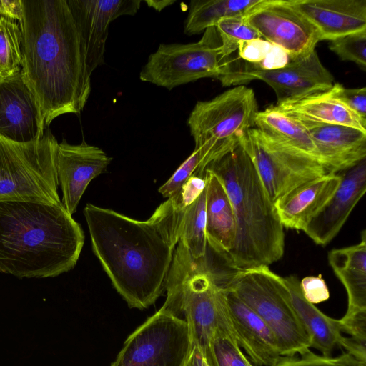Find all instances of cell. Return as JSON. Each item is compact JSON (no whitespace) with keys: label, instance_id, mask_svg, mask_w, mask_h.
Returning a JSON list of instances; mask_svg holds the SVG:
<instances>
[{"label":"cell","instance_id":"cell-8","mask_svg":"<svg viewBox=\"0 0 366 366\" xmlns=\"http://www.w3.org/2000/svg\"><path fill=\"white\" fill-rule=\"evenodd\" d=\"M221 40L215 26L190 44H162L148 58L139 74L142 81L171 90L202 78H219L222 73Z\"/></svg>","mask_w":366,"mask_h":366},{"label":"cell","instance_id":"cell-16","mask_svg":"<svg viewBox=\"0 0 366 366\" xmlns=\"http://www.w3.org/2000/svg\"><path fill=\"white\" fill-rule=\"evenodd\" d=\"M340 173L342 179L335 192L304 230L319 245L335 237L366 191V159Z\"/></svg>","mask_w":366,"mask_h":366},{"label":"cell","instance_id":"cell-25","mask_svg":"<svg viewBox=\"0 0 366 366\" xmlns=\"http://www.w3.org/2000/svg\"><path fill=\"white\" fill-rule=\"evenodd\" d=\"M255 127L271 138L320 162L310 135L297 119L269 107L257 112Z\"/></svg>","mask_w":366,"mask_h":366},{"label":"cell","instance_id":"cell-13","mask_svg":"<svg viewBox=\"0 0 366 366\" xmlns=\"http://www.w3.org/2000/svg\"><path fill=\"white\" fill-rule=\"evenodd\" d=\"M254 79L264 81L273 89L277 103L325 92L334 84L332 75L322 65L315 50L306 56L290 60L282 68L242 72L233 85L239 86Z\"/></svg>","mask_w":366,"mask_h":366},{"label":"cell","instance_id":"cell-2","mask_svg":"<svg viewBox=\"0 0 366 366\" xmlns=\"http://www.w3.org/2000/svg\"><path fill=\"white\" fill-rule=\"evenodd\" d=\"M21 74L44 122L80 113L91 92L81 39L66 0H21Z\"/></svg>","mask_w":366,"mask_h":366},{"label":"cell","instance_id":"cell-9","mask_svg":"<svg viewBox=\"0 0 366 366\" xmlns=\"http://www.w3.org/2000/svg\"><path fill=\"white\" fill-rule=\"evenodd\" d=\"M192 347L186 321L160 308L127 337L111 366H184Z\"/></svg>","mask_w":366,"mask_h":366},{"label":"cell","instance_id":"cell-40","mask_svg":"<svg viewBox=\"0 0 366 366\" xmlns=\"http://www.w3.org/2000/svg\"><path fill=\"white\" fill-rule=\"evenodd\" d=\"M184 366H209L202 352L192 344V347Z\"/></svg>","mask_w":366,"mask_h":366},{"label":"cell","instance_id":"cell-33","mask_svg":"<svg viewBox=\"0 0 366 366\" xmlns=\"http://www.w3.org/2000/svg\"><path fill=\"white\" fill-rule=\"evenodd\" d=\"M331 95L350 111L366 120V88L347 89L336 83L330 89Z\"/></svg>","mask_w":366,"mask_h":366},{"label":"cell","instance_id":"cell-21","mask_svg":"<svg viewBox=\"0 0 366 366\" xmlns=\"http://www.w3.org/2000/svg\"><path fill=\"white\" fill-rule=\"evenodd\" d=\"M206 238L208 248L221 257L232 249L237 232L233 207L219 178L205 170Z\"/></svg>","mask_w":366,"mask_h":366},{"label":"cell","instance_id":"cell-26","mask_svg":"<svg viewBox=\"0 0 366 366\" xmlns=\"http://www.w3.org/2000/svg\"><path fill=\"white\" fill-rule=\"evenodd\" d=\"M259 0H192L184 21V33L194 35L215 26L221 19L244 16Z\"/></svg>","mask_w":366,"mask_h":366},{"label":"cell","instance_id":"cell-22","mask_svg":"<svg viewBox=\"0 0 366 366\" xmlns=\"http://www.w3.org/2000/svg\"><path fill=\"white\" fill-rule=\"evenodd\" d=\"M328 262L347 292L345 315L366 310L365 231H362L358 244L331 250L328 254Z\"/></svg>","mask_w":366,"mask_h":366},{"label":"cell","instance_id":"cell-5","mask_svg":"<svg viewBox=\"0 0 366 366\" xmlns=\"http://www.w3.org/2000/svg\"><path fill=\"white\" fill-rule=\"evenodd\" d=\"M258 105L252 89L237 86L208 101H199L187 120L201 162L194 175L204 176L211 162L232 149L255 127Z\"/></svg>","mask_w":366,"mask_h":366},{"label":"cell","instance_id":"cell-27","mask_svg":"<svg viewBox=\"0 0 366 366\" xmlns=\"http://www.w3.org/2000/svg\"><path fill=\"white\" fill-rule=\"evenodd\" d=\"M179 242L192 258L199 259L205 256L207 248L206 187L194 202L184 207Z\"/></svg>","mask_w":366,"mask_h":366},{"label":"cell","instance_id":"cell-24","mask_svg":"<svg viewBox=\"0 0 366 366\" xmlns=\"http://www.w3.org/2000/svg\"><path fill=\"white\" fill-rule=\"evenodd\" d=\"M272 107L298 119L345 125L366 132V120L335 99L330 90L284 101Z\"/></svg>","mask_w":366,"mask_h":366},{"label":"cell","instance_id":"cell-6","mask_svg":"<svg viewBox=\"0 0 366 366\" xmlns=\"http://www.w3.org/2000/svg\"><path fill=\"white\" fill-rule=\"evenodd\" d=\"M224 288L232 290L267 325L280 355H300L311 347V338L297 318L283 277L268 266L237 270L225 277Z\"/></svg>","mask_w":366,"mask_h":366},{"label":"cell","instance_id":"cell-30","mask_svg":"<svg viewBox=\"0 0 366 366\" xmlns=\"http://www.w3.org/2000/svg\"><path fill=\"white\" fill-rule=\"evenodd\" d=\"M215 27L221 40V64L237 52L240 43L261 38L243 16L221 19Z\"/></svg>","mask_w":366,"mask_h":366},{"label":"cell","instance_id":"cell-7","mask_svg":"<svg viewBox=\"0 0 366 366\" xmlns=\"http://www.w3.org/2000/svg\"><path fill=\"white\" fill-rule=\"evenodd\" d=\"M58 144L49 130L40 139L26 143L0 137V201L61 203Z\"/></svg>","mask_w":366,"mask_h":366},{"label":"cell","instance_id":"cell-3","mask_svg":"<svg viewBox=\"0 0 366 366\" xmlns=\"http://www.w3.org/2000/svg\"><path fill=\"white\" fill-rule=\"evenodd\" d=\"M84 243L81 225L61 202L0 201V272L56 277L74 267Z\"/></svg>","mask_w":366,"mask_h":366},{"label":"cell","instance_id":"cell-20","mask_svg":"<svg viewBox=\"0 0 366 366\" xmlns=\"http://www.w3.org/2000/svg\"><path fill=\"white\" fill-rule=\"evenodd\" d=\"M340 173L326 174L295 188L274 203L283 227L304 231L330 199L341 182Z\"/></svg>","mask_w":366,"mask_h":366},{"label":"cell","instance_id":"cell-28","mask_svg":"<svg viewBox=\"0 0 366 366\" xmlns=\"http://www.w3.org/2000/svg\"><path fill=\"white\" fill-rule=\"evenodd\" d=\"M203 355L209 366H254L237 342L229 322L227 309L209 350Z\"/></svg>","mask_w":366,"mask_h":366},{"label":"cell","instance_id":"cell-4","mask_svg":"<svg viewBox=\"0 0 366 366\" xmlns=\"http://www.w3.org/2000/svg\"><path fill=\"white\" fill-rule=\"evenodd\" d=\"M205 170L222 182L235 216L234 244L222 257L229 266L237 271L269 267L280 259L285 250L283 227L242 141Z\"/></svg>","mask_w":366,"mask_h":366},{"label":"cell","instance_id":"cell-38","mask_svg":"<svg viewBox=\"0 0 366 366\" xmlns=\"http://www.w3.org/2000/svg\"><path fill=\"white\" fill-rule=\"evenodd\" d=\"M337 345L345 348L347 353L356 359L366 362V341L341 335L338 340Z\"/></svg>","mask_w":366,"mask_h":366},{"label":"cell","instance_id":"cell-41","mask_svg":"<svg viewBox=\"0 0 366 366\" xmlns=\"http://www.w3.org/2000/svg\"><path fill=\"white\" fill-rule=\"evenodd\" d=\"M332 359L336 366H366V362L356 359L347 352H343Z\"/></svg>","mask_w":366,"mask_h":366},{"label":"cell","instance_id":"cell-1","mask_svg":"<svg viewBox=\"0 0 366 366\" xmlns=\"http://www.w3.org/2000/svg\"><path fill=\"white\" fill-rule=\"evenodd\" d=\"M183 212L175 196L144 221L90 203L84 207L93 252L130 307L146 309L166 291Z\"/></svg>","mask_w":366,"mask_h":366},{"label":"cell","instance_id":"cell-12","mask_svg":"<svg viewBox=\"0 0 366 366\" xmlns=\"http://www.w3.org/2000/svg\"><path fill=\"white\" fill-rule=\"evenodd\" d=\"M84 51L89 74L104 63L109 24L124 15H134L139 0H66Z\"/></svg>","mask_w":366,"mask_h":366},{"label":"cell","instance_id":"cell-18","mask_svg":"<svg viewBox=\"0 0 366 366\" xmlns=\"http://www.w3.org/2000/svg\"><path fill=\"white\" fill-rule=\"evenodd\" d=\"M224 290L229 322L239 346L254 365L274 366L282 355L272 331L232 290Z\"/></svg>","mask_w":366,"mask_h":366},{"label":"cell","instance_id":"cell-11","mask_svg":"<svg viewBox=\"0 0 366 366\" xmlns=\"http://www.w3.org/2000/svg\"><path fill=\"white\" fill-rule=\"evenodd\" d=\"M261 38L284 49L290 60L315 51L320 35L288 0H259L243 16Z\"/></svg>","mask_w":366,"mask_h":366},{"label":"cell","instance_id":"cell-15","mask_svg":"<svg viewBox=\"0 0 366 366\" xmlns=\"http://www.w3.org/2000/svg\"><path fill=\"white\" fill-rule=\"evenodd\" d=\"M112 159L102 149L85 142L74 145L64 139L58 144L56 171L61 204L71 215L90 182L107 170Z\"/></svg>","mask_w":366,"mask_h":366},{"label":"cell","instance_id":"cell-14","mask_svg":"<svg viewBox=\"0 0 366 366\" xmlns=\"http://www.w3.org/2000/svg\"><path fill=\"white\" fill-rule=\"evenodd\" d=\"M46 127L21 71L0 79V137L26 143L43 137Z\"/></svg>","mask_w":366,"mask_h":366},{"label":"cell","instance_id":"cell-37","mask_svg":"<svg viewBox=\"0 0 366 366\" xmlns=\"http://www.w3.org/2000/svg\"><path fill=\"white\" fill-rule=\"evenodd\" d=\"M274 366H336L332 357L320 356L310 350L301 355L300 357L281 356Z\"/></svg>","mask_w":366,"mask_h":366},{"label":"cell","instance_id":"cell-42","mask_svg":"<svg viewBox=\"0 0 366 366\" xmlns=\"http://www.w3.org/2000/svg\"><path fill=\"white\" fill-rule=\"evenodd\" d=\"M145 3L148 4L149 6L154 8L157 11H161L165 7L174 4L175 1L171 0H163V1H145Z\"/></svg>","mask_w":366,"mask_h":366},{"label":"cell","instance_id":"cell-36","mask_svg":"<svg viewBox=\"0 0 366 366\" xmlns=\"http://www.w3.org/2000/svg\"><path fill=\"white\" fill-rule=\"evenodd\" d=\"M206 179L192 174L175 195L182 207H185L194 202L206 187Z\"/></svg>","mask_w":366,"mask_h":366},{"label":"cell","instance_id":"cell-29","mask_svg":"<svg viewBox=\"0 0 366 366\" xmlns=\"http://www.w3.org/2000/svg\"><path fill=\"white\" fill-rule=\"evenodd\" d=\"M21 44L20 23L0 16V79L21 71Z\"/></svg>","mask_w":366,"mask_h":366},{"label":"cell","instance_id":"cell-23","mask_svg":"<svg viewBox=\"0 0 366 366\" xmlns=\"http://www.w3.org/2000/svg\"><path fill=\"white\" fill-rule=\"evenodd\" d=\"M283 280L295 312L311 338V347L330 357L342 335L339 320L326 315L305 299L297 277L292 275Z\"/></svg>","mask_w":366,"mask_h":366},{"label":"cell","instance_id":"cell-35","mask_svg":"<svg viewBox=\"0 0 366 366\" xmlns=\"http://www.w3.org/2000/svg\"><path fill=\"white\" fill-rule=\"evenodd\" d=\"M341 332L351 337L366 341V310L345 315L339 320Z\"/></svg>","mask_w":366,"mask_h":366},{"label":"cell","instance_id":"cell-39","mask_svg":"<svg viewBox=\"0 0 366 366\" xmlns=\"http://www.w3.org/2000/svg\"><path fill=\"white\" fill-rule=\"evenodd\" d=\"M22 14L21 0H0V16L20 23Z\"/></svg>","mask_w":366,"mask_h":366},{"label":"cell","instance_id":"cell-19","mask_svg":"<svg viewBox=\"0 0 366 366\" xmlns=\"http://www.w3.org/2000/svg\"><path fill=\"white\" fill-rule=\"evenodd\" d=\"M316 29L320 41L366 30V0H288Z\"/></svg>","mask_w":366,"mask_h":366},{"label":"cell","instance_id":"cell-34","mask_svg":"<svg viewBox=\"0 0 366 366\" xmlns=\"http://www.w3.org/2000/svg\"><path fill=\"white\" fill-rule=\"evenodd\" d=\"M300 286L305 299L313 305L330 297L328 287L321 275L305 277L300 282Z\"/></svg>","mask_w":366,"mask_h":366},{"label":"cell","instance_id":"cell-32","mask_svg":"<svg viewBox=\"0 0 366 366\" xmlns=\"http://www.w3.org/2000/svg\"><path fill=\"white\" fill-rule=\"evenodd\" d=\"M201 154L194 149L191 155L178 167L172 176L159 188V192L164 197L170 198L176 195L188 179L196 172L200 162Z\"/></svg>","mask_w":366,"mask_h":366},{"label":"cell","instance_id":"cell-10","mask_svg":"<svg viewBox=\"0 0 366 366\" xmlns=\"http://www.w3.org/2000/svg\"><path fill=\"white\" fill-rule=\"evenodd\" d=\"M242 143L272 204L298 186L327 174L317 159L255 127L248 130Z\"/></svg>","mask_w":366,"mask_h":366},{"label":"cell","instance_id":"cell-31","mask_svg":"<svg viewBox=\"0 0 366 366\" xmlns=\"http://www.w3.org/2000/svg\"><path fill=\"white\" fill-rule=\"evenodd\" d=\"M330 49L340 59L366 68V30L349 34L330 41Z\"/></svg>","mask_w":366,"mask_h":366},{"label":"cell","instance_id":"cell-17","mask_svg":"<svg viewBox=\"0 0 366 366\" xmlns=\"http://www.w3.org/2000/svg\"><path fill=\"white\" fill-rule=\"evenodd\" d=\"M297 119L307 129L327 174L342 172L366 159V132L345 125Z\"/></svg>","mask_w":366,"mask_h":366}]
</instances>
